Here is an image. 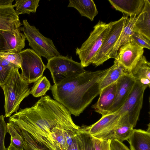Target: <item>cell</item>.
<instances>
[{
  "label": "cell",
  "mask_w": 150,
  "mask_h": 150,
  "mask_svg": "<svg viewBox=\"0 0 150 150\" xmlns=\"http://www.w3.org/2000/svg\"><path fill=\"white\" fill-rule=\"evenodd\" d=\"M71 114L49 96L42 97L33 106L20 109L9 117L11 122L27 132L46 150H62L66 132L76 134L80 127Z\"/></svg>",
  "instance_id": "1"
},
{
  "label": "cell",
  "mask_w": 150,
  "mask_h": 150,
  "mask_svg": "<svg viewBox=\"0 0 150 150\" xmlns=\"http://www.w3.org/2000/svg\"><path fill=\"white\" fill-rule=\"evenodd\" d=\"M109 70L86 71L51 86L53 98L71 114L79 116L99 94L101 81Z\"/></svg>",
  "instance_id": "2"
},
{
  "label": "cell",
  "mask_w": 150,
  "mask_h": 150,
  "mask_svg": "<svg viewBox=\"0 0 150 150\" xmlns=\"http://www.w3.org/2000/svg\"><path fill=\"white\" fill-rule=\"evenodd\" d=\"M20 68H13L7 81L1 86L4 95L6 117L17 112L23 100L30 94L29 84L22 79L18 71Z\"/></svg>",
  "instance_id": "3"
},
{
  "label": "cell",
  "mask_w": 150,
  "mask_h": 150,
  "mask_svg": "<svg viewBox=\"0 0 150 150\" xmlns=\"http://www.w3.org/2000/svg\"><path fill=\"white\" fill-rule=\"evenodd\" d=\"M111 23L107 24L99 21L93 27V30L81 47L76 48V54L78 55L83 68L92 64L96 54L110 30Z\"/></svg>",
  "instance_id": "4"
},
{
  "label": "cell",
  "mask_w": 150,
  "mask_h": 150,
  "mask_svg": "<svg viewBox=\"0 0 150 150\" xmlns=\"http://www.w3.org/2000/svg\"><path fill=\"white\" fill-rule=\"evenodd\" d=\"M147 87L140 82L135 81L128 98L116 112L120 115L119 124L135 127L142 107L144 93Z\"/></svg>",
  "instance_id": "5"
},
{
  "label": "cell",
  "mask_w": 150,
  "mask_h": 150,
  "mask_svg": "<svg viewBox=\"0 0 150 150\" xmlns=\"http://www.w3.org/2000/svg\"><path fill=\"white\" fill-rule=\"evenodd\" d=\"M22 24L21 31L23 33L29 46L38 55L47 60L60 55L52 41L42 35L38 29L30 25L26 19L23 20Z\"/></svg>",
  "instance_id": "6"
},
{
  "label": "cell",
  "mask_w": 150,
  "mask_h": 150,
  "mask_svg": "<svg viewBox=\"0 0 150 150\" xmlns=\"http://www.w3.org/2000/svg\"><path fill=\"white\" fill-rule=\"evenodd\" d=\"M46 68L50 71L54 84L66 79L85 72L81 63L74 61L71 57L59 55L48 59Z\"/></svg>",
  "instance_id": "7"
},
{
  "label": "cell",
  "mask_w": 150,
  "mask_h": 150,
  "mask_svg": "<svg viewBox=\"0 0 150 150\" xmlns=\"http://www.w3.org/2000/svg\"><path fill=\"white\" fill-rule=\"evenodd\" d=\"M19 53L21 58L22 79L29 84L34 83L42 76L46 65L41 57L32 49H27Z\"/></svg>",
  "instance_id": "8"
},
{
  "label": "cell",
  "mask_w": 150,
  "mask_h": 150,
  "mask_svg": "<svg viewBox=\"0 0 150 150\" xmlns=\"http://www.w3.org/2000/svg\"><path fill=\"white\" fill-rule=\"evenodd\" d=\"M127 17L124 16L117 21H111L110 30L94 58L92 64L93 65L99 66L110 59V55L122 33Z\"/></svg>",
  "instance_id": "9"
},
{
  "label": "cell",
  "mask_w": 150,
  "mask_h": 150,
  "mask_svg": "<svg viewBox=\"0 0 150 150\" xmlns=\"http://www.w3.org/2000/svg\"><path fill=\"white\" fill-rule=\"evenodd\" d=\"M120 117L117 112L108 114L93 124L82 127L93 137L102 140H111Z\"/></svg>",
  "instance_id": "10"
},
{
  "label": "cell",
  "mask_w": 150,
  "mask_h": 150,
  "mask_svg": "<svg viewBox=\"0 0 150 150\" xmlns=\"http://www.w3.org/2000/svg\"><path fill=\"white\" fill-rule=\"evenodd\" d=\"M117 52V60L130 74L143 55L144 48L133 41L121 46Z\"/></svg>",
  "instance_id": "11"
},
{
  "label": "cell",
  "mask_w": 150,
  "mask_h": 150,
  "mask_svg": "<svg viewBox=\"0 0 150 150\" xmlns=\"http://www.w3.org/2000/svg\"><path fill=\"white\" fill-rule=\"evenodd\" d=\"M135 82L134 79L128 73L121 76L117 81L115 98L108 114L116 112L122 105L130 93Z\"/></svg>",
  "instance_id": "12"
},
{
  "label": "cell",
  "mask_w": 150,
  "mask_h": 150,
  "mask_svg": "<svg viewBox=\"0 0 150 150\" xmlns=\"http://www.w3.org/2000/svg\"><path fill=\"white\" fill-rule=\"evenodd\" d=\"M116 88V82L102 89L97 102L91 107L102 116L109 113L114 102Z\"/></svg>",
  "instance_id": "13"
},
{
  "label": "cell",
  "mask_w": 150,
  "mask_h": 150,
  "mask_svg": "<svg viewBox=\"0 0 150 150\" xmlns=\"http://www.w3.org/2000/svg\"><path fill=\"white\" fill-rule=\"evenodd\" d=\"M14 7L12 4L0 6V31H12L22 25Z\"/></svg>",
  "instance_id": "14"
},
{
  "label": "cell",
  "mask_w": 150,
  "mask_h": 150,
  "mask_svg": "<svg viewBox=\"0 0 150 150\" xmlns=\"http://www.w3.org/2000/svg\"><path fill=\"white\" fill-rule=\"evenodd\" d=\"M116 9L128 17L138 15L142 12L144 4V0H108Z\"/></svg>",
  "instance_id": "15"
},
{
  "label": "cell",
  "mask_w": 150,
  "mask_h": 150,
  "mask_svg": "<svg viewBox=\"0 0 150 150\" xmlns=\"http://www.w3.org/2000/svg\"><path fill=\"white\" fill-rule=\"evenodd\" d=\"M20 28L12 31H0L4 39L8 53H19L25 46L26 38L21 32Z\"/></svg>",
  "instance_id": "16"
},
{
  "label": "cell",
  "mask_w": 150,
  "mask_h": 150,
  "mask_svg": "<svg viewBox=\"0 0 150 150\" xmlns=\"http://www.w3.org/2000/svg\"><path fill=\"white\" fill-rule=\"evenodd\" d=\"M133 30L150 40V1L144 0V8L137 16Z\"/></svg>",
  "instance_id": "17"
},
{
  "label": "cell",
  "mask_w": 150,
  "mask_h": 150,
  "mask_svg": "<svg viewBox=\"0 0 150 150\" xmlns=\"http://www.w3.org/2000/svg\"><path fill=\"white\" fill-rule=\"evenodd\" d=\"M147 131L134 129L128 139L130 150H150V123Z\"/></svg>",
  "instance_id": "18"
},
{
  "label": "cell",
  "mask_w": 150,
  "mask_h": 150,
  "mask_svg": "<svg viewBox=\"0 0 150 150\" xmlns=\"http://www.w3.org/2000/svg\"><path fill=\"white\" fill-rule=\"evenodd\" d=\"M136 19V15L127 18L122 33L110 55V59L112 58L117 60V52L120 47L127 43L132 41V36L134 33L133 27Z\"/></svg>",
  "instance_id": "19"
},
{
  "label": "cell",
  "mask_w": 150,
  "mask_h": 150,
  "mask_svg": "<svg viewBox=\"0 0 150 150\" xmlns=\"http://www.w3.org/2000/svg\"><path fill=\"white\" fill-rule=\"evenodd\" d=\"M135 80L147 87L150 86V63L143 55L129 74Z\"/></svg>",
  "instance_id": "20"
},
{
  "label": "cell",
  "mask_w": 150,
  "mask_h": 150,
  "mask_svg": "<svg viewBox=\"0 0 150 150\" xmlns=\"http://www.w3.org/2000/svg\"><path fill=\"white\" fill-rule=\"evenodd\" d=\"M68 7L76 9L81 16H84L93 21L98 12L92 0H70Z\"/></svg>",
  "instance_id": "21"
},
{
  "label": "cell",
  "mask_w": 150,
  "mask_h": 150,
  "mask_svg": "<svg viewBox=\"0 0 150 150\" xmlns=\"http://www.w3.org/2000/svg\"><path fill=\"white\" fill-rule=\"evenodd\" d=\"M127 73L125 67L117 60L115 59L113 65L109 68L107 73L101 81L100 91L115 83L121 76Z\"/></svg>",
  "instance_id": "22"
},
{
  "label": "cell",
  "mask_w": 150,
  "mask_h": 150,
  "mask_svg": "<svg viewBox=\"0 0 150 150\" xmlns=\"http://www.w3.org/2000/svg\"><path fill=\"white\" fill-rule=\"evenodd\" d=\"M74 136L79 150H95L93 137L82 127Z\"/></svg>",
  "instance_id": "23"
},
{
  "label": "cell",
  "mask_w": 150,
  "mask_h": 150,
  "mask_svg": "<svg viewBox=\"0 0 150 150\" xmlns=\"http://www.w3.org/2000/svg\"><path fill=\"white\" fill-rule=\"evenodd\" d=\"M15 11L19 16L20 14L35 13L39 6L40 0H15Z\"/></svg>",
  "instance_id": "24"
},
{
  "label": "cell",
  "mask_w": 150,
  "mask_h": 150,
  "mask_svg": "<svg viewBox=\"0 0 150 150\" xmlns=\"http://www.w3.org/2000/svg\"><path fill=\"white\" fill-rule=\"evenodd\" d=\"M34 83L30 93L34 97L43 96L48 90H50L51 84L45 76H42Z\"/></svg>",
  "instance_id": "25"
},
{
  "label": "cell",
  "mask_w": 150,
  "mask_h": 150,
  "mask_svg": "<svg viewBox=\"0 0 150 150\" xmlns=\"http://www.w3.org/2000/svg\"><path fill=\"white\" fill-rule=\"evenodd\" d=\"M6 129L11 136L10 144L17 149L24 150L23 138L14 124L11 122L8 123Z\"/></svg>",
  "instance_id": "26"
},
{
  "label": "cell",
  "mask_w": 150,
  "mask_h": 150,
  "mask_svg": "<svg viewBox=\"0 0 150 150\" xmlns=\"http://www.w3.org/2000/svg\"><path fill=\"white\" fill-rule=\"evenodd\" d=\"M134 128L127 125H117L114 129L111 140L116 139L121 142L127 141L132 133Z\"/></svg>",
  "instance_id": "27"
},
{
  "label": "cell",
  "mask_w": 150,
  "mask_h": 150,
  "mask_svg": "<svg viewBox=\"0 0 150 150\" xmlns=\"http://www.w3.org/2000/svg\"><path fill=\"white\" fill-rule=\"evenodd\" d=\"M5 117L3 115H0V150H7L4 144L5 137L7 132Z\"/></svg>",
  "instance_id": "28"
},
{
  "label": "cell",
  "mask_w": 150,
  "mask_h": 150,
  "mask_svg": "<svg viewBox=\"0 0 150 150\" xmlns=\"http://www.w3.org/2000/svg\"><path fill=\"white\" fill-rule=\"evenodd\" d=\"M132 40L143 48L150 49V40L139 33H134L132 36Z\"/></svg>",
  "instance_id": "29"
},
{
  "label": "cell",
  "mask_w": 150,
  "mask_h": 150,
  "mask_svg": "<svg viewBox=\"0 0 150 150\" xmlns=\"http://www.w3.org/2000/svg\"><path fill=\"white\" fill-rule=\"evenodd\" d=\"M0 57L5 59L21 68V58L19 53L6 52L1 55Z\"/></svg>",
  "instance_id": "30"
},
{
  "label": "cell",
  "mask_w": 150,
  "mask_h": 150,
  "mask_svg": "<svg viewBox=\"0 0 150 150\" xmlns=\"http://www.w3.org/2000/svg\"><path fill=\"white\" fill-rule=\"evenodd\" d=\"M93 137L95 150H111V140H102Z\"/></svg>",
  "instance_id": "31"
},
{
  "label": "cell",
  "mask_w": 150,
  "mask_h": 150,
  "mask_svg": "<svg viewBox=\"0 0 150 150\" xmlns=\"http://www.w3.org/2000/svg\"><path fill=\"white\" fill-rule=\"evenodd\" d=\"M13 68L14 67H4L0 65V86L6 82Z\"/></svg>",
  "instance_id": "32"
},
{
  "label": "cell",
  "mask_w": 150,
  "mask_h": 150,
  "mask_svg": "<svg viewBox=\"0 0 150 150\" xmlns=\"http://www.w3.org/2000/svg\"><path fill=\"white\" fill-rule=\"evenodd\" d=\"M110 147L111 150H130L122 142L116 139L111 141Z\"/></svg>",
  "instance_id": "33"
},
{
  "label": "cell",
  "mask_w": 150,
  "mask_h": 150,
  "mask_svg": "<svg viewBox=\"0 0 150 150\" xmlns=\"http://www.w3.org/2000/svg\"><path fill=\"white\" fill-rule=\"evenodd\" d=\"M8 49L6 41L2 35L0 33V56L6 52Z\"/></svg>",
  "instance_id": "34"
},
{
  "label": "cell",
  "mask_w": 150,
  "mask_h": 150,
  "mask_svg": "<svg viewBox=\"0 0 150 150\" xmlns=\"http://www.w3.org/2000/svg\"><path fill=\"white\" fill-rule=\"evenodd\" d=\"M0 65L4 67H20L19 66L12 63L5 59L1 57H0Z\"/></svg>",
  "instance_id": "35"
},
{
  "label": "cell",
  "mask_w": 150,
  "mask_h": 150,
  "mask_svg": "<svg viewBox=\"0 0 150 150\" xmlns=\"http://www.w3.org/2000/svg\"><path fill=\"white\" fill-rule=\"evenodd\" d=\"M67 150H79L78 143L74 136L73 140L71 144L67 148Z\"/></svg>",
  "instance_id": "36"
},
{
  "label": "cell",
  "mask_w": 150,
  "mask_h": 150,
  "mask_svg": "<svg viewBox=\"0 0 150 150\" xmlns=\"http://www.w3.org/2000/svg\"><path fill=\"white\" fill-rule=\"evenodd\" d=\"M14 0H0V6L12 4Z\"/></svg>",
  "instance_id": "37"
},
{
  "label": "cell",
  "mask_w": 150,
  "mask_h": 150,
  "mask_svg": "<svg viewBox=\"0 0 150 150\" xmlns=\"http://www.w3.org/2000/svg\"><path fill=\"white\" fill-rule=\"evenodd\" d=\"M7 150H20L16 149L11 144H10L8 147L7 148Z\"/></svg>",
  "instance_id": "38"
}]
</instances>
